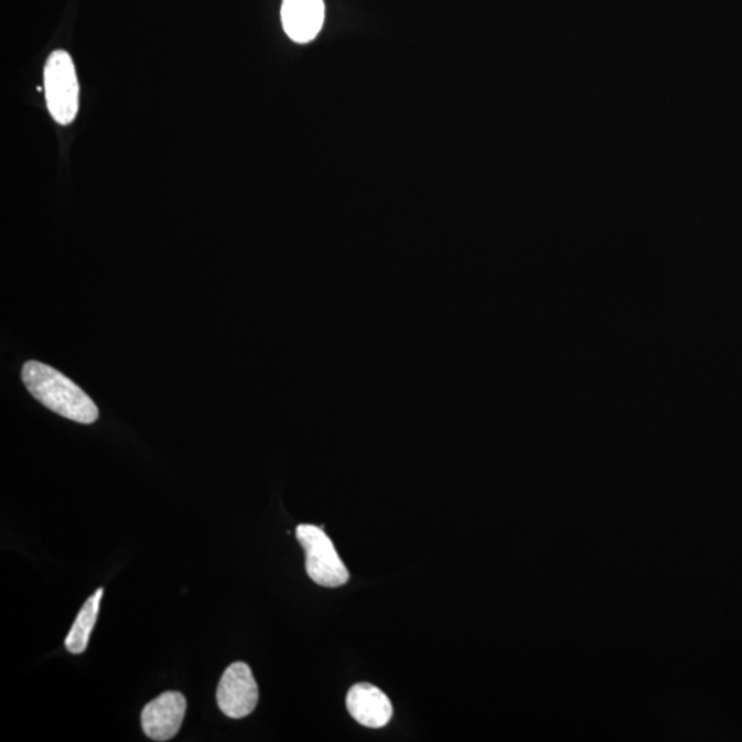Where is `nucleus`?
I'll use <instances>...</instances> for the list:
<instances>
[{"label":"nucleus","mask_w":742,"mask_h":742,"mask_svg":"<svg viewBox=\"0 0 742 742\" xmlns=\"http://www.w3.org/2000/svg\"><path fill=\"white\" fill-rule=\"evenodd\" d=\"M347 710L362 727L372 729L384 728L394 716L388 696L370 684L354 685L350 689Z\"/></svg>","instance_id":"423d86ee"},{"label":"nucleus","mask_w":742,"mask_h":742,"mask_svg":"<svg viewBox=\"0 0 742 742\" xmlns=\"http://www.w3.org/2000/svg\"><path fill=\"white\" fill-rule=\"evenodd\" d=\"M104 589L99 588L82 606L79 615L72 624L68 637L65 639V648L72 655H80L87 649L88 641H90L92 633L97 623L100 599H103Z\"/></svg>","instance_id":"6e6552de"},{"label":"nucleus","mask_w":742,"mask_h":742,"mask_svg":"<svg viewBox=\"0 0 742 742\" xmlns=\"http://www.w3.org/2000/svg\"><path fill=\"white\" fill-rule=\"evenodd\" d=\"M282 25L287 35L295 43L314 41L325 21L323 0H283Z\"/></svg>","instance_id":"0eeeda50"},{"label":"nucleus","mask_w":742,"mask_h":742,"mask_svg":"<svg viewBox=\"0 0 742 742\" xmlns=\"http://www.w3.org/2000/svg\"><path fill=\"white\" fill-rule=\"evenodd\" d=\"M295 537L304 549L305 569L312 582L331 589L348 582V569L323 527L301 524L295 529Z\"/></svg>","instance_id":"7ed1b4c3"},{"label":"nucleus","mask_w":742,"mask_h":742,"mask_svg":"<svg viewBox=\"0 0 742 742\" xmlns=\"http://www.w3.org/2000/svg\"><path fill=\"white\" fill-rule=\"evenodd\" d=\"M217 706L226 717L241 719L255 711L259 688L248 664L233 663L223 673L217 686Z\"/></svg>","instance_id":"20e7f679"},{"label":"nucleus","mask_w":742,"mask_h":742,"mask_svg":"<svg viewBox=\"0 0 742 742\" xmlns=\"http://www.w3.org/2000/svg\"><path fill=\"white\" fill-rule=\"evenodd\" d=\"M44 95L50 115L58 125L75 121L79 111V80L74 60L64 50H55L44 66Z\"/></svg>","instance_id":"f03ea898"},{"label":"nucleus","mask_w":742,"mask_h":742,"mask_svg":"<svg viewBox=\"0 0 742 742\" xmlns=\"http://www.w3.org/2000/svg\"><path fill=\"white\" fill-rule=\"evenodd\" d=\"M21 377L33 398L55 415L85 426L98 420L99 410L90 396L54 367L28 361Z\"/></svg>","instance_id":"f257e3e1"},{"label":"nucleus","mask_w":742,"mask_h":742,"mask_svg":"<svg viewBox=\"0 0 742 742\" xmlns=\"http://www.w3.org/2000/svg\"><path fill=\"white\" fill-rule=\"evenodd\" d=\"M186 708L187 701L180 691H165L143 708V733L160 742L174 739L180 733Z\"/></svg>","instance_id":"39448f33"}]
</instances>
